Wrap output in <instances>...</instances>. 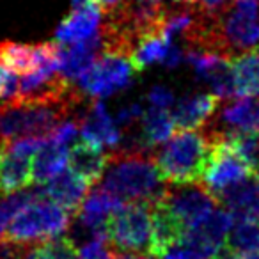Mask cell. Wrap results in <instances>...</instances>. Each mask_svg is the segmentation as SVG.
Returning <instances> with one entry per match:
<instances>
[{"mask_svg":"<svg viewBox=\"0 0 259 259\" xmlns=\"http://www.w3.org/2000/svg\"><path fill=\"white\" fill-rule=\"evenodd\" d=\"M206 134L211 137L213 149L201 181L213 197L217 199L227 188L248 180L250 176H257L219 134H213L209 130H206Z\"/></svg>","mask_w":259,"mask_h":259,"instance_id":"cell-7","label":"cell"},{"mask_svg":"<svg viewBox=\"0 0 259 259\" xmlns=\"http://www.w3.org/2000/svg\"><path fill=\"white\" fill-rule=\"evenodd\" d=\"M234 215H257L259 217V174L227 188L217 197Z\"/></svg>","mask_w":259,"mask_h":259,"instance_id":"cell-20","label":"cell"},{"mask_svg":"<svg viewBox=\"0 0 259 259\" xmlns=\"http://www.w3.org/2000/svg\"><path fill=\"white\" fill-rule=\"evenodd\" d=\"M234 94L241 98L259 96V52L245 50L231 57Z\"/></svg>","mask_w":259,"mask_h":259,"instance_id":"cell-18","label":"cell"},{"mask_svg":"<svg viewBox=\"0 0 259 259\" xmlns=\"http://www.w3.org/2000/svg\"><path fill=\"white\" fill-rule=\"evenodd\" d=\"M105 236L112 250L149 255L153 236V204L126 202L105 224Z\"/></svg>","mask_w":259,"mask_h":259,"instance_id":"cell-5","label":"cell"},{"mask_svg":"<svg viewBox=\"0 0 259 259\" xmlns=\"http://www.w3.org/2000/svg\"><path fill=\"white\" fill-rule=\"evenodd\" d=\"M178 4H197V0H174Z\"/></svg>","mask_w":259,"mask_h":259,"instance_id":"cell-35","label":"cell"},{"mask_svg":"<svg viewBox=\"0 0 259 259\" xmlns=\"http://www.w3.org/2000/svg\"><path fill=\"white\" fill-rule=\"evenodd\" d=\"M124 202L105 187L94 188L91 194L85 195L80 208L76 209V226L85 229L91 234H105V224L107 219L119 209Z\"/></svg>","mask_w":259,"mask_h":259,"instance_id":"cell-11","label":"cell"},{"mask_svg":"<svg viewBox=\"0 0 259 259\" xmlns=\"http://www.w3.org/2000/svg\"><path fill=\"white\" fill-rule=\"evenodd\" d=\"M215 259H259L257 252H245V250H234V248L224 247L217 254Z\"/></svg>","mask_w":259,"mask_h":259,"instance_id":"cell-29","label":"cell"},{"mask_svg":"<svg viewBox=\"0 0 259 259\" xmlns=\"http://www.w3.org/2000/svg\"><path fill=\"white\" fill-rule=\"evenodd\" d=\"M98 6L101 8V11H110V9H114L117 4H121L122 0H94Z\"/></svg>","mask_w":259,"mask_h":259,"instance_id":"cell-32","label":"cell"},{"mask_svg":"<svg viewBox=\"0 0 259 259\" xmlns=\"http://www.w3.org/2000/svg\"><path fill=\"white\" fill-rule=\"evenodd\" d=\"M226 247L259 254V217L234 215V222L227 236Z\"/></svg>","mask_w":259,"mask_h":259,"instance_id":"cell-24","label":"cell"},{"mask_svg":"<svg viewBox=\"0 0 259 259\" xmlns=\"http://www.w3.org/2000/svg\"><path fill=\"white\" fill-rule=\"evenodd\" d=\"M80 134L83 141L98 148H114L122 141L121 132L115 126L114 119L107 112L103 101L96 100L89 107L83 117H80Z\"/></svg>","mask_w":259,"mask_h":259,"instance_id":"cell-13","label":"cell"},{"mask_svg":"<svg viewBox=\"0 0 259 259\" xmlns=\"http://www.w3.org/2000/svg\"><path fill=\"white\" fill-rule=\"evenodd\" d=\"M255 107L257 101L252 98H238L226 105L220 110V126L222 128H209L211 132H240V130L255 128Z\"/></svg>","mask_w":259,"mask_h":259,"instance_id":"cell-22","label":"cell"},{"mask_svg":"<svg viewBox=\"0 0 259 259\" xmlns=\"http://www.w3.org/2000/svg\"><path fill=\"white\" fill-rule=\"evenodd\" d=\"M101 8L100 6H85L76 8L66 20H62L61 25L55 32V43L59 45H75L82 41H89L93 37L100 36L101 30Z\"/></svg>","mask_w":259,"mask_h":259,"instance_id":"cell-12","label":"cell"},{"mask_svg":"<svg viewBox=\"0 0 259 259\" xmlns=\"http://www.w3.org/2000/svg\"><path fill=\"white\" fill-rule=\"evenodd\" d=\"M233 0H197V6L202 11L209 13V15H217L222 9H226Z\"/></svg>","mask_w":259,"mask_h":259,"instance_id":"cell-30","label":"cell"},{"mask_svg":"<svg viewBox=\"0 0 259 259\" xmlns=\"http://www.w3.org/2000/svg\"><path fill=\"white\" fill-rule=\"evenodd\" d=\"M69 160L68 146L55 144L52 141H45V144L32 156V183L45 185L48 180L57 176L66 169Z\"/></svg>","mask_w":259,"mask_h":259,"instance_id":"cell-19","label":"cell"},{"mask_svg":"<svg viewBox=\"0 0 259 259\" xmlns=\"http://www.w3.org/2000/svg\"><path fill=\"white\" fill-rule=\"evenodd\" d=\"M110 259H149L144 254H132V252H117L112 250Z\"/></svg>","mask_w":259,"mask_h":259,"instance_id":"cell-31","label":"cell"},{"mask_svg":"<svg viewBox=\"0 0 259 259\" xmlns=\"http://www.w3.org/2000/svg\"><path fill=\"white\" fill-rule=\"evenodd\" d=\"M68 163L73 172H76L82 180L89 183V187H93L101 181L105 167H107V155L101 151V148L87 141H82L76 142L69 149Z\"/></svg>","mask_w":259,"mask_h":259,"instance_id":"cell-17","label":"cell"},{"mask_svg":"<svg viewBox=\"0 0 259 259\" xmlns=\"http://www.w3.org/2000/svg\"><path fill=\"white\" fill-rule=\"evenodd\" d=\"M82 94L71 87L52 96H16L0 103V146L22 137H47L71 115Z\"/></svg>","mask_w":259,"mask_h":259,"instance_id":"cell-1","label":"cell"},{"mask_svg":"<svg viewBox=\"0 0 259 259\" xmlns=\"http://www.w3.org/2000/svg\"><path fill=\"white\" fill-rule=\"evenodd\" d=\"M101 54V36L75 45H61V75L69 82L78 80Z\"/></svg>","mask_w":259,"mask_h":259,"instance_id":"cell-16","label":"cell"},{"mask_svg":"<svg viewBox=\"0 0 259 259\" xmlns=\"http://www.w3.org/2000/svg\"><path fill=\"white\" fill-rule=\"evenodd\" d=\"M233 222V211H229L227 208H215L204 220L187 229L181 241L194 252H197L202 259H215L217 254L226 247Z\"/></svg>","mask_w":259,"mask_h":259,"instance_id":"cell-10","label":"cell"},{"mask_svg":"<svg viewBox=\"0 0 259 259\" xmlns=\"http://www.w3.org/2000/svg\"><path fill=\"white\" fill-rule=\"evenodd\" d=\"M148 101L151 103V107L169 110V107L174 103V93L170 89H167L165 85H156L149 91Z\"/></svg>","mask_w":259,"mask_h":259,"instance_id":"cell-28","label":"cell"},{"mask_svg":"<svg viewBox=\"0 0 259 259\" xmlns=\"http://www.w3.org/2000/svg\"><path fill=\"white\" fill-rule=\"evenodd\" d=\"M0 151H2V146H0Z\"/></svg>","mask_w":259,"mask_h":259,"instance_id":"cell-36","label":"cell"},{"mask_svg":"<svg viewBox=\"0 0 259 259\" xmlns=\"http://www.w3.org/2000/svg\"><path fill=\"white\" fill-rule=\"evenodd\" d=\"M101 187L114 192L122 202L156 204L167 190L155 156L148 149H121L107 155Z\"/></svg>","mask_w":259,"mask_h":259,"instance_id":"cell-2","label":"cell"},{"mask_svg":"<svg viewBox=\"0 0 259 259\" xmlns=\"http://www.w3.org/2000/svg\"><path fill=\"white\" fill-rule=\"evenodd\" d=\"M174 132H176V126H174L172 114L165 108L151 107L141 117L139 142L144 149H153L162 142L169 141Z\"/></svg>","mask_w":259,"mask_h":259,"instance_id":"cell-21","label":"cell"},{"mask_svg":"<svg viewBox=\"0 0 259 259\" xmlns=\"http://www.w3.org/2000/svg\"><path fill=\"white\" fill-rule=\"evenodd\" d=\"M219 101L220 98H217L213 93H195L183 98L172 112L176 130L183 132V130H195L208 124L209 119L215 115Z\"/></svg>","mask_w":259,"mask_h":259,"instance_id":"cell-15","label":"cell"},{"mask_svg":"<svg viewBox=\"0 0 259 259\" xmlns=\"http://www.w3.org/2000/svg\"><path fill=\"white\" fill-rule=\"evenodd\" d=\"M158 204H162L185 229H190L204 220L219 202L202 183H185L167 185L165 194Z\"/></svg>","mask_w":259,"mask_h":259,"instance_id":"cell-9","label":"cell"},{"mask_svg":"<svg viewBox=\"0 0 259 259\" xmlns=\"http://www.w3.org/2000/svg\"><path fill=\"white\" fill-rule=\"evenodd\" d=\"M69 224L71 213L45 195H39L13 217L0 240L20 245H34L61 236Z\"/></svg>","mask_w":259,"mask_h":259,"instance_id":"cell-4","label":"cell"},{"mask_svg":"<svg viewBox=\"0 0 259 259\" xmlns=\"http://www.w3.org/2000/svg\"><path fill=\"white\" fill-rule=\"evenodd\" d=\"M80 135V119H64L61 121L50 134L47 135L48 141L55 142V144L68 146L69 142H73Z\"/></svg>","mask_w":259,"mask_h":259,"instance_id":"cell-26","label":"cell"},{"mask_svg":"<svg viewBox=\"0 0 259 259\" xmlns=\"http://www.w3.org/2000/svg\"><path fill=\"white\" fill-rule=\"evenodd\" d=\"M71 4H73V9H76V8H85V6H94L96 2H94V0H71Z\"/></svg>","mask_w":259,"mask_h":259,"instance_id":"cell-33","label":"cell"},{"mask_svg":"<svg viewBox=\"0 0 259 259\" xmlns=\"http://www.w3.org/2000/svg\"><path fill=\"white\" fill-rule=\"evenodd\" d=\"M39 187L43 190L45 197H48L55 204L64 208L68 213H76V209L80 208V204H82V201L85 199L87 192L91 188L89 183L82 180L76 172H73L71 169L61 170L57 176H54Z\"/></svg>","mask_w":259,"mask_h":259,"instance_id":"cell-14","label":"cell"},{"mask_svg":"<svg viewBox=\"0 0 259 259\" xmlns=\"http://www.w3.org/2000/svg\"><path fill=\"white\" fill-rule=\"evenodd\" d=\"M23 259H80V255L71 238L57 236L30 245Z\"/></svg>","mask_w":259,"mask_h":259,"instance_id":"cell-25","label":"cell"},{"mask_svg":"<svg viewBox=\"0 0 259 259\" xmlns=\"http://www.w3.org/2000/svg\"><path fill=\"white\" fill-rule=\"evenodd\" d=\"M213 141L208 134L183 130L155 155V162L167 185L201 183L209 163Z\"/></svg>","mask_w":259,"mask_h":259,"instance_id":"cell-3","label":"cell"},{"mask_svg":"<svg viewBox=\"0 0 259 259\" xmlns=\"http://www.w3.org/2000/svg\"><path fill=\"white\" fill-rule=\"evenodd\" d=\"M134 68L130 57L114 52H101L89 69L78 78L82 91L91 98H107L132 83Z\"/></svg>","mask_w":259,"mask_h":259,"instance_id":"cell-6","label":"cell"},{"mask_svg":"<svg viewBox=\"0 0 259 259\" xmlns=\"http://www.w3.org/2000/svg\"><path fill=\"white\" fill-rule=\"evenodd\" d=\"M20 93V75L0 64V100H13Z\"/></svg>","mask_w":259,"mask_h":259,"instance_id":"cell-27","label":"cell"},{"mask_svg":"<svg viewBox=\"0 0 259 259\" xmlns=\"http://www.w3.org/2000/svg\"><path fill=\"white\" fill-rule=\"evenodd\" d=\"M43 142V137H22L4 144L0 151V194H15L32 183V156Z\"/></svg>","mask_w":259,"mask_h":259,"instance_id":"cell-8","label":"cell"},{"mask_svg":"<svg viewBox=\"0 0 259 259\" xmlns=\"http://www.w3.org/2000/svg\"><path fill=\"white\" fill-rule=\"evenodd\" d=\"M255 130H259V101L257 107H255Z\"/></svg>","mask_w":259,"mask_h":259,"instance_id":"cell-34","label":"cell"},{"mask_svg":"<svg viewBox=\"0 0 259 259\" xmlns=\"http://www.w3.org/2000/svg\"><path fill=\"white\" fill-rule=\"evenodd\" d=\"M211 132V130H209ZM219 134L234 153L259 174V130H240V132H213Z\"/></svg>","mask_w":259,"mask_h":259,"instance_id":"cell-23","label":"cell"}]
</instances>
